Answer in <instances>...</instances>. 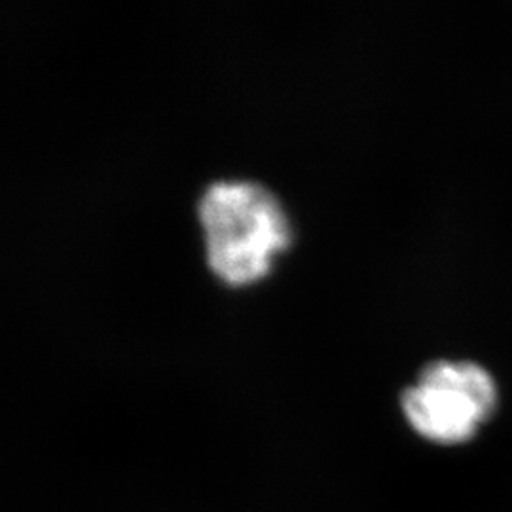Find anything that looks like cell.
Listing matches in <instances>:
<instances>
[{
    "label": "cell",
    "mask_w": 512,
    "mask_h": 512,
    "mask_svg": "<svg viewBox=\"0 0 512 512\" xmlns=\"http://www.w3.org/2000/svg\"><path fill=\"white\" fill-rule=\"evenodd\" d=\"M198 217L209 268L226 283H249L289 243V222L274 194L251 181H217L202 192Z\"/></svg>",
    "instance_id": "6da1fadb"
},
{
    "label": "cell",
    "mask_w": 512,
    "mask_h": 512,
    "mask_svg": "<svg viewBox=\"0 0 512 512\" xmlns=\"http://www.w3.org/2000/svg\"><path fill=\"white\" fill-rule=\"evenodd\" d=\"M494 376L473 361L440 359L421 368L416 384L401 395L404 416L412 429L437 444H461L497 410Z\"/></svg>",
    "instance_id": "7a4b0ae2"
}]
</instances>
